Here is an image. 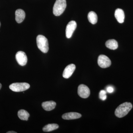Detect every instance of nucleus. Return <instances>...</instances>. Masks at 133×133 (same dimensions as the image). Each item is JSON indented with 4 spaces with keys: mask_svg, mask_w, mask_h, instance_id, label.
I'll return each instance as SVG.
<instances>
[{
    "mask_svg": "<svg viewBox=\"0 0 133 133\" xmlns=\"http://www.w3.org/2000/svg\"><path fill=\"white\" fill-rule=\"evenodd\" d=\"M132 108V105L130 102H125L119 106L115 109V114L119 118H122L129 112Z\"/></svg>",
    "mask_w": 133,
    "mask_h": 133,
    "instance_id": "nucleus-1",
    "label": "nucleus"
},
{
    "mask_svg": "<svg viewBox=\"0 0 133 133\" xmlns=\"http://www.w3.org/2000/svg\"><path fill=\"white\" fill-rule=\"evenodd\" d=\"M36 42L38 49L43 53H47L49 49L48 39L44 36L39 35L37 37Z\"/></svg>",
    "mask_w": 133,
    "mask_h": 133,
    "instance_id": "nucleus-2",
    "label": "nucleus"
},
{
    "mask_svg": "<svg viewBox=\"0 0 133 133\" xmlns=\"http://www.w3.org/2000/svg\"><path fill=\"white\" fill-rule=\"evenodd\" d=\"M66 6V0H56L53 8V13L56 16H59L64 12Z\"/></svg>",
    "mask_w": 133,
    "mask_h": 133,
    "instance_id": "nucleus-3",
    "label": "nucleus"
},
{
    "mask_svg": "<svg viewBox=\"0 0 133 133\" xmlns=\"http://www.w3.org/2000/svg\"><path fill=\"white\" fill-rule=\"evenodd\" d=\"M30 87L28 83H16L11 84L9 86V88L13 91L19 92L23 91L28 90Z\"/></svg>",
    "mask_w": 133,
    "mask_h": 133,
    "instance_id": "nucleus-4",
    "label": "nucleus"
},
{
    "mask_svg": "<svg viewBox=\"0 0 133 133\" xmlns=\"http://www.w3.org/2000/svg\"><path fill=\"white\" fill-rule=\"evenodd\" d=\"M98 63L100 67L106 68L110 66L111 62L109 58L104 55H101L98 57Z\"/></svg>",
    "mask_w": 133,
    "mask_h": 133,
    "instance_id": "nucleus-5",
    "label": "nucleus"
},
{
    "mask_svg": "<svg viewBox=\"0 0 133 133\" xmlns=\"http://www.w3.org/2000/svg\"><path fill=\"white\" fill-rule=\"evenodd\" d=\"M78 93L81 97L86 98L90 96V91L87 86L81 84L79 86L78 88Z\"/></svg>",
    "mask_w": 133,
    "mask_h": 133,
    "instance_id": "nucleus-6",
    "label": "nucleus"
},
{
    "mask_svg": "<svg viewBox=\"0 0 133 133\" xmlns=\"http://www.w3.org/2000/svg\"><path fill=\"white\" fill-rule=\"evenodd\" d=\"M16 59L18 63L22 66L26 65L28 61L26 53L22 51H19L17 52Z\"/></svg>",
    "mask_w": 133,
    "mask_h": 133,
    "instance_id": "nucleus-7",
    "label": "nucleus"
},
{
    "mask_svg": "<svg viewBox=\"0 0 133 133\" xmlns=\"http://www.w3.org/2000/svg\"><path fill=\"white\" fill-rule=\"evenodd\" d=\"M77 23L75 21L69 22L66 26L65 33L66 38H69L71 37L73 32L77 28Z\"/></svg>",
    "mask_w": 133,
    "mask_h": 133,
    "instance_id": "nucleus-8",
    "label": "nucleus"
},
{
    "mask_svg": "<svg viewBox=\"0 0 133 133\" xmlns=\"http://www.w3.org/2000/svg\"><path fill=\"white\" fill-rule=\"evenodd\" d=\"M76 68V65L73 64L67 65L64 69L63 72V77L65 78H69L74 72Z\"/></svg>",
    "mask_w": 133,
    "mask_h": 133,
    "instance_id": "nucleus-9",
    "label": "nucleus"
},
{
    "mask_svg": "<svg viewBox=\"0 0 133 133\" xmlns=\"http://www.w3.org/2000/svg\"><path fill=\"white\" fill-rule=\"evenodd\" d=\"M81 117V115L78 113L75 112L66 113L62 115V118L65 120L75 119L79 118Z\"/></svg>",
    "mask_w": 133,
    "mask_h": 133,
    "instance_id": "nucleus-10",
    "label": "nucleus"
},
{
    "mask_svg": "<svg viewBox=\"0 0 133 133\" xmlns=\"http://www.w3.org/2000/svg\"><path fill=\"white\" fill-rule=\"evenodd\" d=\"M25 12L21 9L17 10L15 12V20L17 22L20 23L24 21L25 18Z\"/></svg>",
    "mask_w": 133,
    "mask_h": 133,
    "instance_id": "nucleus-11",
    "label": "nucleus"
},
{
    "mask_svg": "<svg viewBox=\"0 0 133 133\" xmlns=\"http://www.w3.org/2000/svg\"><path fill=\"white\" fill-rule=\"evenodd\" d=\"M115 16L119 23H124L125 19V14L124 11L121 9H117L115 13Z\"/></svg>",
    "mask_w": 133,
    "mask_h": 133,
    "instance_id": "nucleus-12",
    "label": "nucleus"
},
{
    "mask_svg": "<svg viewBox=\"0 0 133 133\" xmlns=\"http://www.w3.org/2000/svg\"><path fill=\"white\" fill-rule=\"evenodd\" d=\"M56 102L53 101H46L43 102L42 107L46 111H50L55 109L56 106Z\"/></svg>",
    "mask_w": 133,
    "mask_h": 133,
    "instance_id": "nucleus-13",
    "label": "nucleus"
},
{
    "mask_svg": "<svg viewBox=\"0 0 133 133\" xmlns=\"http://www.w3.org/2000/svg\"><path fill=\"white\" fill-rule=\"evenodd\" d=\"M105 45L108 49L113 50L116 49L118 46V42L114 39H111L107 41Z\"/></svg>",
    "mask_w": 133,
    "mask_h": 133,
    "instance_id": "nucleus-14",
    "label": "nucleus"
},
{
    "mask_svg": "<svg viewBox=\"0 0 133 133\" xmlns=\"http://www.w3.org/2000/svg\"><path fill=\"white\" fill-rule=\"evenodd\" d=\"M88 21L91 24H94L97 23L98 21V16L95 12L91 11L88 15Z\"/></svg>",
    "mask_w": 133,
    "mask_h": 133,
    "instance_id": "nucleus-15",
    "label": "nucleus"
},
{
    "mask_svg": "<svg viewBox=\"0 0 133 133\" xmlns=\"http://www.w3.org/2000/svg\"><path fill=\"white\" fill-rule=\"evenodd\" d=\"M18 116L22 120L28 121L30 116L29 114L24 109H21L18 112Z\"/></svg>",
    "mask_w": 133,
    "mask_h": 133,
    "instance_id": "nucleus-16",
    "label": "nucleus"
},
{
    "mask_svg": "<svg viewBox=\"0 0 133 133\" xmlns=\"http://www.w3.org/2000/svg\"><path fill=\"white\" fill-rule=\"evenodd\" d=\"M59 127L58 125L55 124H49L44 127L43 131L45 132H51L57 129Z\"/></svg>",
    "mask_w": 133,
    "mask_h": 133,
    "instance_id": "nucleus-17",
    "label": "nucleus"
},
{
    "mask_svg": "<svg viewBox=\"0 0 133 133\" xmlns=\"http://www.w3.org/2000/svg\"><path fill=\"white\" fill-rule=\"evenodd\" d=\"M106 94V91L104 90H102L101 91L99 94L100 99L103 101L105 100L107 98Z\"/></svg>",
    "mask_w": 133,
    "mask_h": 133,
    "instance_id": "nucleus-18",
    "label": "nucleus"
},
{
    "mask_svg": "<svg viewBox=\"0 0 133 133\" xmlns=\"http://www.w3.org/2000/svg\"><path fill=\"white\" fill-rule=\"evenodd\" d=\"M106 90L108 92L111 93L114 91V88L111 86H108L106 88Z\"/></svg>",
    "mask_w": 133,
    "mask_h": 133,
    "instance_id": "nucleus-19",
    "label": "nucleus"
},
{
    "mask_svg": "<svg viewBox=\"0 0 133 133\" xmlns=\"http://www.w3.org/2000/svg\"><path fill=\"white\" fill-rule=\"evenodd\" d=\"M16 132H15V131H9V132H7V133H16Z\"/></svg>",
    "mask_w": 133,
    "mask_h": 133,
    "instance_id": "nucleus-20",
    "label": "nucleus"
},
{
    "mask_svg": "<svg viewBox=\"0 0 133 133\" xmlns=\"http://www.w3.org/2000/svg\"><path fill=\"white\" fill-rule=\"evenodd\" d=\"M2 87V84L1 83H0V90H1V88Z\"/></svg>",
    "mask_w": 133,
    "mask_h": 133,
    "instance_id": "nucleus-21",
    "label": "nucleus"
},
{
    "mask_svg": "<svg viewBox=\"0 0 133 133\" xmlns=\"http://www.w3.org/2000/svg\"><path fill=\"white\" fill-rule=\"evenodd\" d=\"M1 23H0V27H1Z\"/></svg>",
    "mask_w": 133,
    "mask_h": 133,
    "instance_id": "nucleus-22",
    "label": "nucleus"
}]
</instances>
